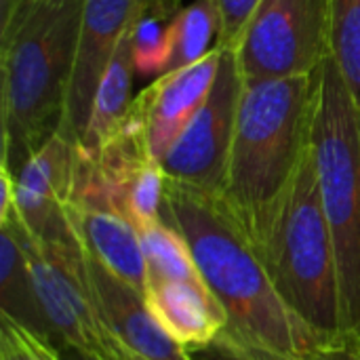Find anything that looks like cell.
<instances>
[{
    "label": "cell",
    "instance_id": "13",
    "mask_svg": "<svg viewBox=\"0 0 360 360\" xmlns=\"http://www.w3.org/2000/svg\"><path fill=\"white\" fill-rule=\"evenodd\" d=\"M68 224L82 249L114 276L146 293L148 266L139 230L105 200H70Z\"/></svg>",
    "mask_w": 360,
    "mask_h": 360
},
{
    "label": "cell",
    "instance_id": "5",
    "mask_svg": "<svg viewBox=\"0 0 360 360\" xmlns=\"http://www.w3.org/2000/svg\"><path fill=\"white\" fill-rule=\"evenodd\" d=\"M310 148L333 236L344 333L360 329V108L331 55L316 70Z\"/></svg>",
    "mask_w": 360,
    "mask_h": 360
},
{
    "label": "cell",
    "instance_id": "9",
    "mask_svg": "<svg viewBox=\"0 0 360 360\" xmlns=\"http://www.w3.org/2000/svg\"><path fill=\"white\" fill-rule=\"evenodd\" d=\"M179 0H84L74 72L70 80L61 133L80 146L97 84L122 36L150 13L177 15Z\"/></svg>",
    "mask_w": 360,
    "mask_h": 360
},
{
    "label": "cell",
    "instance_id": "23",
    "mask_svg": "<svg viewBox=\"0 0 360 360\" xmlns=\"http://www.w3.org/2000/svg\"><path fill=\"white\" fill-rule=\"evenodd\" d=\"M306 360H360V346L352 335L327 346H316Z\"/></svg>",
    "mask_w": 360,
    "mask_h": 360
},
{
    "label": "cell",
    "instance_id": "24",
    "mask_svg": "<svg viewBox=\"0 0 360 360\" xmlns=\"http://www.w3.org/2000/svg\"><path fill=\"white\" fill-rule=\"evenodd\" d=\"M40 0H0V34L19 25Z\"/></svg>",
    "mask_w": 360,
    "mask_h": 360
},
{
    "label": "cell",
    "instance_id": "19",
    "mask_svg": "<svg viewBox=\"0 0 360 360\" xmlns=\"http://www.w3.org/2000/svg\"><path fill=\"white\" fill-rule=\"evenodd\" d=\"M329 55L360 108V0H331Z\"/></svg>",
    "mask_w": 360,
    "mask_h": 360
},
{
    "label": "cell",
    "instance_id": "25",
    "mask_svg": "<svg viewBox=\"0 0 360 360\" xmlns=\"http://www.w3.org/2000/svg\"><path fill=\"white\" fill-rule=\"evenodd\" d=\"M61 350V359L63 360H110L105 356H99V354H93V352H86V350H78V348H59Z\"/></svg>",
    "mask_w": 360,
    "mask_h": 360
},
{
    "label": "cell",
    "instance_id": "17",
    "mask_svg": "<svg viewBox=\"0 0 360 360\" xmlns=\"http://www.w3.org/2000/svg\"><path fill=\"white\" fill-rule=\"evenodd\" d=\"M219 38V17L213 0H194L181 8L167 27V46L160 74L188 68L207 57Z\"/></svg>",
    "mask_w": 360,
    "mask_h": 360
},
{
    "label": "cell",
    "instance_id": "21",
    "mask_svg": "<svg viewBox=\"0 0 360 360\" xmlns=\"http://www.w3.org/2000/svg\"><path fill=\"white\" fill-rule=\"evenodd\" d=\"M0 360H63L46 338L0 314Z\"/></svg>",
    "mask_w": 360,
    "mask_h": 360
},
{
    "label": "cell",
    "instance_id": "16",
    "mask_svg": "<svg viewBox=\"0 0 360 360\" xmlns=\"http://www.w3.org/2000/svg\"><path fill=\"white\" fill-rule=\"evenodd\" d=\"M0 314L51 340L38 308L25 251L11 224L0 226Z\"/></svg>",
    "mask_w": 360,
    "mask_h": 360
},
{
    "label": "cell",
    "instance_id": "18",
    "mask_svg": "<svg viewBox=\"0 0 360 360\" xmlns=\"http://www.w3.org/2000/svg\"><path fill=\"white\" fill-rule=\"evenodd\" d=\"M139 240H141V249H143V257L148 266V283L150 281H181V283L205 285L188 243L177 230L167 226L162 219L141 230Z\"/></svg>",
    "mask_w": 360,
    "mask_h": 360
},
{
    "label": "cell",
    "instance_id": "2",
    "mask_svg": "<svg viewBox=\"0 0 360 360\" xmlns=\"http://www.w3.org/2000/svg\"><path fill=\"white\" fill-rule=\"evenodd\" d=\"M84 0H40L0 34L2 165L15 175L61 133Z\"/></svg>",
    "mask_w": 360,
    "mask_h": 360
},
{
    "label": "cell",
    "instance_id": "22",
    "mask_svg": "<svg viewBox=\"0 0 360 360\" xmlns=\"http://www.w3.org/2000/svg\"><path fill=\"white\" fill-rule=\"evenodd\" d=\"M219 17V38L217 46L224 51H234L249 27L253 15L257 13L262 0H213Z\"/></svg>",
    "mask_w": 360,
    "mask_h": 360
},
{
    "label": "cell",
    "instance_id": "14",
    "mask_svg": "<svg viewBox=\"0 0 360 360\" xmlns=\"http://www.w3.org/2000/svg\"><path fill=\"white\" fill-rule=\"evenodd\" d=\"M146 302L160 329L188 354L213 348L226 329V314L205 285L150 281Z\"/></svg>",
    "mask_w": 360,
    "mask_h": 360
},
{
    "label": "cell",
    "instance_id": "3",
    "mask_svg": "<svg viewBox=\"0 0 360 360\" xmlns=\"http://www.w3.org/2000/svg\"><path fill=\"white\" fill-rule=\"evenodd\" d=\"M316 72L243 80L221 200L251 245L310 148Z\"/></svg>",
    "mask_w": 360,
    "mask_h": 360
},
{
    "label": "cell",
    "instance_id": "8",
    "mask_svg": "<svg viewBox=\"0 0 360 360\" xmlns=\"http://www.w3.org/2000/svg\"><path fill=\"white\" fill-rule=\"evenodd\" d=\"M240 93L243 76L236 55L234 51H224L207 101L160 160L169 179L221 196Z\"/></svg>",
    "mask_w": 360,
    "mask_h": 360
},
{
    "label": "cell",
    "instance_id": "7",
    "mask_svg": "<svg viewBox=\"0 0 360 360\" xmlns=\"http://www.w3.org/2000/svg\"><path fill=\"white\" fill-rule=\"evenodd\" d=\"M331 0H262L234 49L243 80L310 76L329 55Z\"/></svg>",
    "mask_w": 360,
    "mask_h": 360
},
{
    "label": "cell",
    "instance_id": "4",
    "mask_svg": "<svg viewBox=\"0 0 360 360\" xmlns=\"http://www.w3.org/2000/svg\"><path fill=\"white\" fill-rule=\"evenodd\" d=\"M253 247L276 293L319 346L344 340L338 257L312 148L274 202Z\"/></svg>",
    "mask_w": 360,
    "mask_h": 360
},
{
    "label": "cell",
    "instance_id": "12",
    "mask_svg": "<svg viewBox=\"0 0 360 360\" xmlns=\"http://www.w3.org/2000/svg\"><path fill=\"white\" fill-rule=\"evenodd\" d=\"M84 255L99 316L127 360H190L156 323L146 293L114 276L86 251Z\"/></svg>",
    "mask_w": 360,
    "mask_h": 360
},
{
    "label": "cell",
    "instance_id": "26",
    "mask_svg": "<svg viewBox=\"0 0 360 360\" xmlns=\"http://www.w3.org/2000/svg\"><path fill=\"white\" fill-rule=\"evenodd\" d=\"M352 338L356 340V344H359V346H360V329H359V331H356V333H354V335H352Z\"/></svg>",
    "mask_w": 360,
    "mask_h": 360
},
{
    "label": "cell",
    "instance_id": "10",
    "mask_svg": "<svg viewBox=\"0 0 360 360\" xmlns=\"http://www.w3.org/2000/svg\"><path fill=\"white\" fill-rule=\"evenodd\" d=\"M221 55L224 49L215 46L200 61L169 74H160L133 99L129 118L143 129L148 150L156 160H162L200 105L207 101L217 78Z\"/></svg>",
    "mask_w": 360,
    "mask_h": 360
},
{
    "label": "cell",
    "instance_id": "6",
    "mask_svg": "<svg viewBox=\"0 0 360 360\" xmlns=\"http://www.w3.org/2000/svg\"><path fill=\"white\" fill-rule=\"evenodd\" d=\"M11 224L25 251L38 308L57 348H78L110 360H127L108 333L89 281L86 255L72 228L59 236H32L15 213ZM2 226V224H0Z\"/></svg>",
    "mask_w": 360,
    "mask_h": 360
},
{
    "label": "cell",
    "instance_id": "11",
    "mask_svg": "<svg viewBox=\"0 0 360 360\" xmlns=\"http://www.w3.org/2000/svg\"><path fill=\"white\" fill-rule=\"evenodd\" d=\"M76 146L63 135H55L15 177V217L38 238L59 236L70 230L65 209L74 190Z\"/></svg>",
    "mask_w": 360,
    "mask_h": 360
},
{
    "label": "cell",
    "instance_id": "20",
    "mask_svg": "<svg viewBox=\"0 0 360 360\" xmlns=\"http://www.w3.org/2000/svg\"><path fill=\"white\" fill-rule=\"evenodd\" d=\"M165 184V169L154 156L141 158L131 173L124 192V215L139 232L160 221Z\"/></svg>",
    "mask_w": 360,
    "mask_h": 360
},
{
    "label": "cell",
    "instance_id": "15",
    "mask_svg": "<svg viewBox=\"0 0 360 360\" xmlns=\"http://www.w3.org/2000/svg\"><path fill=\"white\" fill-rule=\"evenodd\" d=\"M137 25L131 27L120 44L116 46L93 97V108L89 116V124L84 137L80 141L82 152H97L105 146L127 122L133 99V74L137 70Z\"/></svg>",
    "mask_w": 360,
    "mask_h": 360
},
{
    "label": "cell",
    "instance_id": "1",
    "mask_svg": "<svg viewBox=\"0 0 360 360\" xmlns=\"http://www.w3.org/2000/svg\"><path fill=\"white\" fill-rule=\"evenodd\" d=\"M160 219L188 243L226 314L213 350L224 360H306L319 346L276 293L259 253L221 196L167 177Z\"/></svg>",
    "mask_w": 360,
    "mask_h": 360
}]
</instances>
